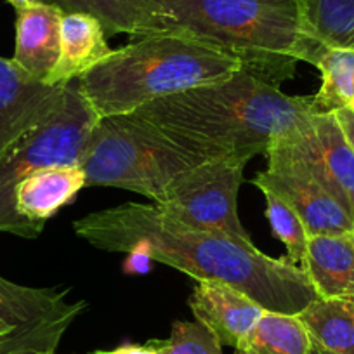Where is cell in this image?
Masks as SVG:
<instances>
[{"mask_svg": "<svg viewBox=\"0 0 354 354\" xmlns=\"http://www.w3.org/2000/svg\"><path fill=\"white\" fill-rule=\"evenodd\" d=\"M311 337L297 315L264 311L236 354H309Z\"/></svg>", "mask_w": 354, "mask_h": 354, "instance_id": "cell-18", "label": "cell"}, {"mask_svg": "<svg viewBox=\"0 0 354 354\" xmlns=\"http://www.w3.org/2000/svg\"><path fill=\"white\" fill-rule=\"evenodd\" d=\"M111 54L100 19L84 12H64L61 21V54L47 84L63 85L80 78Z\"/></svg>", "mask_w": 354, "mask_h": 354, "instance_id": "cell-15", "label": "cell"}, {"mask_svg": "<svg viewBox=\"0 0 354 354\" xmlns=\"http://www.w3.org/2000/svg\"><path fill=\"white\" fill-rule=\"evenodd\" d=\"M169 32L234 54L243 70L280 85L319 42L306 35L299 0H158Z\"/></svg>", "mask_w": 354, "mask_h": 354, "instance_id": "cell-4", "label": "cell"}, {"mask_svg": "<svg viewBox=\"0 0 354 354\" xmlns=\"http://www.w3.org/2000/svg\"><path fill=\"white\" fill-rule=\"evenodd\" d=\"M302 28L316 42L354 50V0H299Z\"/></svg>", "mask_w": 354, "mask_h": 354, "instance_id": "cell-21", "label": "cell"}, {"mask_svg": "<svg viewBox=\"0 0 354 354\" xmlns=\"http://www.w3.org/2000/svg\"><path fill=\"white\" fill-rule=\"evenodd\" d=\"M88 354H96V351H94V353H88Z\"/></svg>", "mask_w": 354, "mask_h": 354, "instance_id": "cell-33", "label": "cell"}, {"mask_svg": "<svg viewBox=\"0 0 354 354\" xmlns=\"http://www.w3.org/2000/svg\"><path fill=\"white\" fill-rule=\"evenodd\" d=\"M250 156L224 155L186 174L156 207L179 223L196 230L226 234L252 245L238 217V192Z\"/></svg>", "mask_w": 354, "mask_h": 354, "instance_id": "cell-7", "label": "cell"}, {"mask_svg": "<svg viewBox=\"0 0 354 354\" xmlns=\"http://www.w3.org/2000/svg\"><path fill=\"white\" fill-rule=\"evenodd\" d=\"M335 117L340 129H342L344 136H346V139L349 141V145L353 146L354 149V113L349 108H344V110L335 111Z\"/></svg>", "mask_w": 354, "mask_h": 354, "instance_id": "cell-28", "label": "cell"}, {"mask_svg": "<svg viewBox=\"0 0 354 354\" xmlns=\"http://www.w3.org/2000/svg\"><path fill=\"white\" fill-rule=\"evenodd\" d=\"M77 304H78V302H71V304L68 306L64 311H61L59 315L53 316V318L46 319V322L37 323V325H30V326H21V328H16L12 333L2 337V339H0V354L11 353V351L16 349V347L23 346V344H26V342H30V340L40 337L44 332H47V330H49L50 326L54 325V323L59 322V319L63 318L64 315H68V313H70L71 309H73Z\"/></svg>", "mask_w": 354, "mask_h": 354, "instance_id": "cell-25", "label": "cell"}, {"mask_svg": "<svg viewBox=\"0 0 354 354\" xmlns=\"http://www.w3.org/2000/svg\"><path fill=\"white\" fill-rule=\"evenodd\" d=\"M259 192L268 189L290 205L304 223L309 236L354 231V217L299 163L268 156V169L252 181Z\"/></svg>", "mask_w": 354, "mask_h": 354, "instance_id": "cell-9", "label": "cell"}, {"mask_svg": "<svg viewBox=\"0 0 354 354\" xmlns=\"http://www.w3.org/2000/svg\"><path fill=\"white\" fill-rule=\"evenodd\" d=\"M266 200V217L270 221L274 236L287 248V261L297 266L308 250L309 234L299 214L274 193L262 189Z\"/></svg>", "mask_w": 354, "mask_h": 354, "instance_id": "cell-22", "label": "cell"}, {"mask_svg": "<svg viewBox=\"0 0 354 354\" xmlns=\"http://www.w3.org/2000/svg\"><path fill=\"white\" fill-rule=\"evenodd\" d=\"M64 12H84L100 19L108 35L139 37L169 32L158 0H56Z\"/></svg>", "mask_w": 354, "mask_h": 354, "instance_id": "cell-16", "label": "cell"}, {"mask_svg": "<svg viewBox=\"0 0 354 354\" xmlns=\"http://www.w3.org/2000/svg\"><path fill=\"white\" fill-rule=\"evenodd\" d=\"M217 156L125 113L97 120L80 167L87 186L120 188L160 203L186 174Z\"/></svg>", "mask_w": 354, "mask_h": 354, "instance_id": "cell-5", "label": "cell"}, {"mask_svg": "<svg viewBox=\"0 0 354 354\" xmlns=\"http://www.w3.org/2000/svg\"><path fill=\"white\" fill-rule=\"evenodd\" d=\"M136 117L214 155H266L316 113L313 96H288L271 82L240 70L217 84L160 97Z\"/></svg>", "mask_w": 354, "mask_h": 354, "instance_id": "cell-2", "label": "cell"}, {"mask_svg": "<svg viewBox=\"0 0 354 354\" xmlns=\"http://www.w3.org/2000/svg\"><path fill=\"white\" fill-rule=\"evenodd\" d=\"M221 347L216 335L198 322H176L163 340V354H223Z\"/></svg>", "mask_w": 354, "mask_h": 354, "instance_id": "cell-23", "label": "cell"}, {"mask_svg": "<svg viewBox=\"0 0 354 354\" xmlns=\"http://www.w3.org/2000/svg\"><path fill=\"white\" fill-rule=\"evenodd\" d=\"M16 330V326L9 325L8 322H4V319H0V339L6 335H9V333H12Z\"/></svg>", "mask_w": 354, "mask_h": 354, "instance_id": "cell-30", "label": "cell"}, {"mask_svg": "<svg viewBox=\"0 0 354 354\" xmlns=\"http://www.w3.org/2000/svg\"><path fill=\"white\" fill-rule=\"evenodd\" d=\"M309 354H332V353H328L326 349H323L319 344H316L315 340L311 339V349H309Z\"/></svg>", "mask_w": 354, "mask_h": 354, "instance_id": "cell-31", "label": "cell"}, {"mask_svg": "<svg viewBox=\"0 0 354 354\" xmlns=\"http://www.w3.org/2000/svg\"><path fill=\"white\" fill-rule=\"evenodd\" d=\"M301 268L319 299H354V231L309 236Z\"/></svg>", "mask_w": 354, "mask_h": 354, "instance_id": "cell-14", "label": "cell"}, {"mask_svg": "<svg viewBox=\"0 0 354 354\" xmlns=\"http://www.w3.org/2000/svg\"><path fill=\"white\" fill-rule=\"evenodd\" d=\"M347 108H349V110H351V111H353V113H354V97H353V100H351L349 106H347Z\"/></svg>", "mask_w": 354, "mask_h": 354, "instance_id": "cell-32", "label": "cell"}, {"mask_svg": "<svg viewBox=\"0 0 354 354\" xmlns=\"http://www.w3.org/2000/svg\"><path fill=\"white\" fill-rule=\"evenodd\" d=\"M6 2H9V4H11L15 9L28 8V6H35V4L56 6V0H6Z\"/></svg>", "mask_w": 354, "mask_h": 354, "instance_id": "cell-29", "label": "cell"}, {"mask_svg": "<svg viewBox=\"0 0 354 354\" xmlns=\"http://www.w3.org/2000/svg\"><path fill=\"white\" fill-rule=\"evenodd\" d=\"M96 354H163V340H148L145 344H122L111 351H96Z\"/></svg>", "mask_w": 354, "mask_h": 354, "instance_id": "cell-27", "label": "cell"}, {"mask_svg": "<svg viewBox=\"0 0 354 354\" xmlns=\"http://www.w3.org/2000/svg\"><path fill=\"white\" fill-rule=\"evenodd\" d=\"M63 16V9L49 4L16 9V49L12 61L30 77L46 84L59 61Z\"/></svg>", "mask_w": 354, "mask_h": 354, "instance_id": "cell-13", "label": "cell"}, {"mask_svg": "<svg viewBox=\"0 0 354 354\" xmlns=\"http://www.w3.org/2000/svg\"><path fill=\"white\" fill-rule=\"evenodd\" d=\"M97 120L96 111L78 91L77 80L68 82L56 110L0 156V233L26 238L16 214V186L39 169L80 165Z\"/></svg>", "mask_w": 354, "mask_h": 354, "instance_id": "cell-6", "label": "cell"}, {"mask_svg": "<svg viewBox=\"0 0 354 354\" xmlns=\"http://www.w3.org/2000/svg\"><path fill=\"white\" fill-rule=\"evenodd\" d=\"M266 156H278L304 167L354 217V149L335 113H313L297 131L274 142Z\"/></svg>", "mask_w": 354, "mask_h": 354, "instance_id": "cell-8", "label": "cell"}, {"mask_svg": "<svg viewBox=\"0 0 354 354\" xmlns=\"http://www.w3.org/2000/svg\"><path fill=\"white\" fill-rule=\"evenodd\" d=\"M78 238L106 252L141 245L155 262L195 280H217L245 292L266 311L299 315L316 301L308 274L287 259H274L254 243L179 223L155 203L127 202L75 221Z\"/></svg>", "mask_w": 354, "mask_h": 354, "instance_id": "cell-1", "label": "cell"}, {"mask_svg": "<svg viewBox=\"0 0 354 354\" xmlns=\"http://www.w3.org/2000/svg\"><path fill=\"white\" fill-rule=\"evenodd\" d=\"M87 188L80 165L46 167L26 176L15 192L16 214L25 226L26 238H37L44 224L70 205Z\"/></svg>", "mask_w": 354, "mask_h": 354, "instance_id": "cell-12", "label": "cell"}, {"mask_svg": "<svg viewBox=\"0 0 354 354\" xmlns=\"http://www.w3.org/2000/svg\"><path fill=\"white\" fill-rule=\"evenodd\" d=\"M84 309H85V302L80 301L70 313H68V315H64L59 322L54 323L47 332H44L42 335L30 340V342L23 344V346L16 347V349H12L11 353L8 354H56V349L57 346H59L61 337L66 333V330L70 328L71 323L75 322V318H77Z\"/></svg>", "mask_w": 354, "mask_h": 354, "instance_id": "cell-24", "label": "cell"}, {"mask_svg": "<svg viewBox=\"0 0 354 354\" xmlns=\"http://www.w3.org/2000/svg\"><path fill=\"white\" fill-rule=\"evenodd\" d=\"M196 322L216 335L221 346L236 349L252 332L266 309L245 292L217 280H203L188 301Z\"/></svg>", "mask_w": 354, "mask_h": 354, "instance_id": "cell-11", "label": "cell"}, {"mask_svg": "<svg viewBox=\"0 0 354 354\" xmlns=\"http://www.w3.org/2000/svg\"><path fill=\"white\" fill-rule=\"evenodd\" d=\"M66 297L68 290L23 287L0 277V319L16 328L37 325L64 311L71 304Z\"/></svg>", "mask_w": 354, "mask_h": 354, "instance_id": "cell-19", "label": "cell"}, {"mask_svg": "<svg viewBox=\"0 0 354 354\" xmlns=\"http://www.w3.org/2000/svg\"><path fill=\"white\" fill-rule=\"evenodd\" d=\"M308 63L322 73V87L313 96L316 111L335 113L349 106L354 97V50L319 44Z\"/></svg>", "mask_w": 354, "mask_h": 354, "instance_id": "cell-20", "label": "cell"}, {"mask_svg": "<svg viewBox=\"0 0 354 354\" xmlns=\"http://www.w3.org/2000/svg\"><path fill=\"white\" fill-rule=\"evenodd\" d=\"M125 254H127V259H125L124 266H122L124 274H148L153 270L155 259L141 245H134Z\"/></svg>", "mask_w": 354, "mask_h": 354, "instance_id": "cell-26", "label": "cell"}, {"mask_svg": "<svg viewBox=\"0 0 354 354\" xmlns=\"http://www.w3.org/2000/svg\"><path fill=\"white\" fill-rule=\"evenodd\" d=\"M64 87L37 80L12 57H0V156L56 110Z\"/></svg>", "mask_w": 354, "mask_h": 354, "instance_id": "cell-10", "label": "cell"}, {"mask_svg": "<svg viewBox=\"0 0 354 354\" xmlns=\"http://www.w3.org/2000/svg\"><path fill=\"white\" fill-rule=\"evenodd\" d=\"M243 70L234 54L177 32L134 39L77 78L100 118L132 113L172 94L217 84Z\"/></svg>", "mask_w": 354, "mask_h": 354, "instance_id": "cell-3", "label": "cell"}, {"mask_svg": "<svg viewBox=\"0 0 354 354\" xmlns=\"http://www.w3.org/2000/svg\"><path fill=\"white\" fill-rule=\"evenodd\" d=\"M297 316L323 349L354 354V299H316Z\"/></svg>", "mask_w": 354, "mask_h": 354, "instance_id": "cell-17", "label": "cell"}]
</instances>
